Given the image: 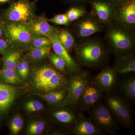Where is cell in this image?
Instances as JSON below:
<instances>
[{
    "label": "cell",
    "instance_id": "cell-1",
    "mask_svg": "<svg viewBox=\"0 0 135 135\" xmlns=\"http://www.w3.org/2000/svg\"><path fill=\"white\" fill-rule=\"evenodd\" d=\"M29 86L33 93L46 94L67 89L69 79L50 64H39L32 67L29 75Z\"/></svg>",
    "mask_w": 135,
    "mask_h": 135
},
{
    "label": "cell",
    "instance_id": "cell-2",
    "mask_svg": "<svg viewBox=\"0 0 135 135\" xmlns=\"http://www.w3.org/2000/svg\"><path fill=\"white\" fill-rule=\"evenodd\" d=\"M74 50L77 62L81 66L98 69L104 66L108 59L106 47L98 38L89 37L79 40Z\"/></svg>",
    "mask_w": 135,
    "mask_h": 135
},
{
    "label": "cell",
    "instance_id": "cell-3",
    "mask_svg": "<svg viewBox=\"0 0 135 135\" xmlns=\"http://www.w3.org/2000/svg\"><path fill=\"white\" fill-rule=\"evenodd\" d=\"M105 30V41L116 58L134 52L135 31L113 22L107 26Z\"/></svg>",
    "mask_w": 135,
    "mask_h": 135
},
{
    "label": "cell",
    "instance_id": "cell-4",
    "mask_svg": "<svg viewBox=\"0 0 135 135\" xmlns=\"http://www.w3.org/2000/svg\"><path fill=\"white\" fill-rule=\"evenodd\" d=\"M4 32L5 40L11 47L24 51L28 50L35 37L30 31L27 23L5 22Z\"/></svg>",
    "mask_w": 135,
    "mask_h": 135
},
{
    "label": "cell",
    "instance_id": "cell-5",
    "mask_svg": "<svg viewBox=\"0 0 135 135\" xmlns=\"http://www.w3.org/2000/svg\"><path fill=\"white\" fill-rule=\"evenodd\" d=\"M0 17L4 22L29 23L36 17L35 2L17 0L12 2Z\"/></svg>",
    "mask_w": 135,
    "mask_h": 135
},
{
    "label": "cell",
    "instance_id": "cell-6",
    "mask_svg": "<svg viewBox=\"0 0 135 135\" xmlns=\"http://www.w3.org/2000/svg\"><path fill=\"white\" fill-rule=\"evenodd\" d=\"M106 105L116 122L126 127L133 123L132 110L127 101L116 94H109L106 97Z\"/></svg>",
    "mask_w": 135,
    "mask_h": 135
},
{
    "label": "cell",
    "instance_id": "cell-7",
    "mask_svg": "<svg viewBox=\"0 0 135 135\" xmlns=\"http://www.w3.org/2000/svg\"><path fill=\"white\" fill-rule=\"evenodd\" d=\"M89 110V119L103 134H113L119 131L117 122L103 103L99 101Z\"/></svg>",
    "mask_w": 135,
    "mask_h": 135
},
{
    "label": "cell",
    "instance_id": "cell-8",
    "mask_svg": "<svg viewBox=\"0 0 135 135\" xmlns=\"http://www.w3.org/2000/svg\"><path fill=\"white\" fill-rule=\"evenodd\" d=\"M69 75L70 77L67 87V95L62 106L69 104L77 105L78 100L84 88L92 80L89 72L83 69Z\"/></svg>",
    "mask_w": 135,
    "mask_h": 135
},
{
    "label": "cell",
    "instance_id": "cell-9",
    "mask_svg": "<svg viewBox=\"0 0 135 135\" xmlns=\"http://www.w3.org/2000/svg\"><path fill=\"white\" fill-rule=\"evenodd\" d=\"M105 28L106 26L91 12H88L84 16L73 22L72 32L76 38L81 40L103 31Z\"/></svg>",
    "mask_w": 135,
    "mask_h": 135
},
{
    "label": "cell",
    "instance_id": "cell-10",
    "mask_svg": "<svg viewBox=\"0 0 135 135\" xmlns=\"http://www.w3.org/2000/svg\"><path fill=\"white\" fill-rule=\"evenodd\" d=\"M113 22L130 31H135V0L116 6Z\"/></svg>",
    "mask_w": 135,
    "mask_h": 135
},
{
    "label": "cell",
    "instance_id": "cell-11",
    "mask_svg": "<svg viewBox=\"0 0 135 135\" xmlns=\"http://www.w3.org/2000/svg\"><path fill=\"white\" fill-rule=\"evenodd\" d=\"M103 92L94 81L88 83L80 96L77 105L83 111L89 110L101 101Z\"/></svg>",
    "mask_w": 135,
    "mask_h": 135
},
{
    "label": "cell",
    "instance_id": "cell-12",
    "mask_svg": "<svg viewBox=\"0 0 135 135\" xmlns=\"http://www.w3.org/2000/svg\"><path fill=\"white\" fill-rule=\"evenodd\" d=\"M57 29L53 27L48 37L51 42V47L54 53L61 57L65 62L66 71L69 74L82 70L81 66L71 57L69 52L62 46L57 37Z\"/></svg>",
    "mask_w": 135,
    "mask_h": 135
},
{
    "label": "cell",
    "instance_id": "cell-13",
    "mask_svg": "<svg viewBox=\"0 0 135 135\" xmlns=\"http://www.w3.org/2000/svg\"><path fill=\"white\" fill-rule=\"evenodd\" d=\"M17 87L0 81V122L7 115L20 94Z\"/></svg>",
    "mask_w": 135,
    "mask_h": 135
},
{
    "label": "cell",
    "instance_id": "cell-14",
    "mask_svg": "<svg viewBox=\"0 0 135 135\" xmlns=\"http://www.w3.org/2000/svg\"><path fill=\"white\" fill-rule=\"evenodd\" d=\"M89 4L90 12L105 26L113 22L116 6L105 0H93Z\"/></svg>",
    "mask_w": 135,
    "mask_h": 135
},
{
    "label": "cell",
    "instance_id": "cell-15",
    "mask_svg": "<svg viewBox=\"0 0 135 135\" xmlns=\"http://www.w3.org/2000/svg\"><path fill=\"white\" fill-rule=\"evenodd\" d=\"M51 112L53 119L57 123L65 125L73 126L81 113L78 105L69 104L56 108Z\"/></svg>",
    "mask_w": 135,
    "mask_h": 135
},
{
    "label": "cell",
    "instance_id": "cell-16",
    "mask_svg": "<svg viewBox=\"0 0 135 135\" xmlns=\"http://www.w3.org/2000/svg\"><path fill=\"white\" fill-rule=\"evenodd\" d=\"M117 74L114 67L106 66L96 76L94 81L102 92L109 93L116 86Z\"/></svg>",
    "mask_w": 135,
    "mask_h": 135
},
{
    "label": "cell",
    "instance_id": "cell-17",
    "mask_svg": "<svg viewBox=\"0 0 135 135\" xmlns=\"http://www.w3.org/2000/svg\"><path fill=\"white\" fill-rule=\"evenodd\" d=\"M71 133L75 135H101L103 133L98 130L89 118L81 113L71 128Z\"/></svg>",
    "mask_w": 135,
    "mask_h": 135
},
{
    "label": "cell",
    "instance_id": "cell-18",
    "mask_svg": "<svg viewBox=\"0 0 135 135\" xmlns=\"http://www.w3.org/2000/svg\"><path fill=\"white\" fill-rule=\"evenodd\" d=\"M30 31L35 36H44L48 37L53 27L49 24L47 18L42 16L36 17L27 23Z\"/></svg>",
    "mask_w": 135,
    "mask_h": 135
},
{
    "label": "cell",
    "instance_id": "cell-19",
    "mask_svg": "<svg viewBox=\"0 0 135 135\" xmlns=\"http://www.w3.org/2000/svg\"><path fill=\"white\" fill-rule=\"evenodd\" d=\"M117 73L127 74L135 71L134 52L128 55L117 57L114 66Z\"/></svg>",
    "mask_w": 135,
    "mask_h": 135
},
{
    "label": "cell",
    "instance_id": "cell-20",
    "mask_svg": "<svg viewBox=\"0 0 135 135\" xmlns=\"http://www.w3.org/2000/svg\"><path fill=\"white\" fill-rule=\"evenodd\" d=\"M67 93V89H66L60 90L46 94L33 93L32 94L40 97L51 105L56 108L62 106Z\"/></svg>",
    "mask_w": 135,
    "mask_h": 135
},
{
    "label": "cell",
    "instance_id": "cell-21",
    "mask_svg": "<svg viewBox=\"0 0 135 135\" xmlns=\"http://www.w3.org/2000/svg\"><path fill=\"white\" fill-rule=\"evenodd\" d=\"M24 51L17 50L11 48L2 54L3 68L16 71L17 64L21 58L22 53Z\"/></svg>",
    "mask_w": 135,
    "mask_h": 135
},
{
    "label": "cell",
    "instance_id": "cell-22",
    "mask_svg": "<svg viewBox=\"0 0 135 135\" xmlns=\"http://www.w3.org/2000/svg\"><path fill=\"white\" fill-rule=\"evenodd\" d=\"M57 35L60 43L69 53L74 50L77 41L72 32L66 29H58Z\"/></svg>",
    "mask_w": 135,
    "mask_h": 135
},
{
    "label": "cell",
    "instance_id": "cell-23",
    "mask_svg": "<svg viewBox=\"0 0 135 135\" xmlns=\"http://www.w3.org/2000/svg\"><path fill=\"white\" fill-rule=\"evenodd\" d=\"M121 92L127 99L134 101L135 98V77L134 75L126 77L121 83Z\"/></svg>",
    "mask_w": 135,
    "mask_h": 135
},
{
    "label": "cell",
    "instance_id": "cell-24",
    "mask_svg": "<svg viewBox=\"0 0 135 135\" xmlns=\"http://www.w3.org/2000/svg\"><path fill=\"white\" fill-rule=\"evenodd\" d=\"M51 46H44L27 51L25 57L29 62H36L46 57L51 53Z\"/></svg>",
    "mask_w": 135,
    "mask_h": 135
},
{
    "label": "cell",
    "instance_id": "cell-25",
    "mask_svg": "<svg viewBox=\"0 0 135 135\" xmlns=\"http://www.w3.org/2000/svg\"><path fill=\"white\" fill-rule=\"evenodd\" d=\"M0 81L12 85H20L24 83V80L16 71L3 68L0 70Z\"/></svg>",
    "mask_w": 135,
    "mask_h": 135
},
{
    "label": "cell",
    "instance_id": "cell-26",
    "mask_svg": "<svg viewBox=\"0 0 135 135\" xmlns=\"http://www.w3.org/2000/svg\"><path fill=\"white\" fill-rule=\"evenodd\" d=\"M88 13L85 6H73L66 14L70 23L75 22Z\"/></svg>",
    "mask_w": 135,
    "mask_h": 135
},
{
    "label": "cell",
    "instance_id": "cell-27",
    "mask_svg": "<svg viewBox=\"0 0 135 135\" xmlns=\"http://www.w3.org/2000/svg\"><path fill=\"white\" fill-rule=\"evenodd\" d=\"M51 64L59 72L62 74H68L64 60L55 53H50L47 56Z\"/></svg>",
    "mask_w": 135,
    "mask_h": 135
},
{
    "label": "cell",
    "instance_id": "cell-28",
    "mask_svg": "<svg viewBox=\"0 0 135 135\" xmlns=\"http://www.w3.org/2000/svg\"><path fill=\"white\" fill-rule=\"evenodd\" d=\"M45 122L38 120L33 121L28 124L27 128V134L28 135H35L41 134L45 129Z\"/></svg>",
    "mask_w": 135,
    "mask_h": 135
},
{
    "label": "cell",
    "instance_id": "cell-29",
    "mask_svg": "<svg viewBox=\"0 0 135 135\" xmlns=\"http://www.w3.org/2000/svg\"><path fill=\"white\" fill-rule=\"evenodd\" d=\"M47 46H51V41L49 37L44 36H35L31 42L28 50Z\"/></svg>",
    "mask_w": 135,
    "mask_h": 135
},
{
    "label": "cell",
    "instance_id": "cell-30",
    "mask_svg": "<svg viewBox=\"0 0 135 135\" xmlns=\"http://www.w3.org/2000/svg\"><path fill=\"white\" fill-rule=\"evenodd\" d=\"M25 110L28 113L36 112L43 110L42 104L38 100L31 99L26 101L24 105Z\"/></svg>",
    "mask_w": 135,
    "mask_h": 135
},
{
    "label": "cell",
    "instance_id": "cell-31",
    "mask_svg": "<svg viewBox=\"0 0 135 135\" xmlns=\"http://www.w3.org/2000/svg\"><path fill=\"white\" fill-rule=\"evenodd\" d=\"M23 126V121L20 116H15L10 123L9 128L12 135L17 134L22 129Z\"/></svg>",
    "mask_w": 135,
    "mask_h": 135
},
{
    "label": "cell",
    "instance_id": "cell-32",
    "mask_svg": "<svg viewBox=\"0 0 135 135\" xmlns=\"http://www.w3.org/2000/svg\"><path fill=\"white\" fill-rule=\"evenodd\" d=\"M47 20L48 22L59 25L68 26L71 23L66 13L56 15L52 18L47 19Z\"/></svg>",
    "mask_w": 135,
    "mask_h": 135
},
{
    "label": "cell",
    "instance_id": "cell-33",
    "mask_svg": "<svg viewBox=\"0 0 135 135\" xmlns=\"http://www.w3.org/2000/svg\"><path fill=\"white\" fill-rule=\"evenodd\" d=\"M65 2L73 6H86L93 0H64Z\"/></svg>",
    "mask_w": 135,
    "mask_h": 135
},
{
    "label": "cell",
    "instance_id": "cell-34",
    "mask_svg": "<svg viewBox=\"0 0 135 135\" xmlns=\"http://www.w3.org/2000/svg\"><path fill=\"white\" fill-rule=\"evenodd\" d=\"M11 48L5 39L0 38V55H2Z\"/></svg>",
    "mask_w": 135,
    "mask_h": 135
},
{
    "label": "cell",
    "instance_id": "cell-35",
    "mask_svg": "<svg viewBox=\"0 0 135 135\" xmlns=\"http://www.w3.org/2000/svg\"><path fill=\"white\" fill-rule=\"evenodd\" d=\"M16 71L17 73L21 76L23 79L25 80H26L24 70L23 66L22 63L21 58L18 61V63L17 64L16 68Z\"/></svg>",
    "mask_w": 135,
    "mask_h": 135
},
{
    "label": "cell",
    "instance_id": "cell-36",
    "mask_svg": "<svg viewBox=\"0 0 135 135\" xmlns=\"http://www.w3.org/2000/svg\"><path fill=\"white\" fill-rule=\"evenodd\" d=\"M21 59H22L23 66L25 75L26 78L27 79L29 77V73H30V68L29 67V63H28L29 61L27 59L25 56L23 58H21Z\"/></svg>",
    "mask_w": 135,
    "mask_h": 135
},
{
    "label": "cell",
    "instance_id": "cell-37",
    "mask_svg": "<svg viewBox=\"0 0 135 135\" xmlns=\"http://www.w3.org/2000/svg\"><path fill=\"white\" fill-rule=\"evenodd\" d=\"M115 6H118L131 0H105Z\"/></svg>",
    "mask_w": 135,
    "mask_h": 135
},
{
    "label": "cell",
    "instance_id": "cell-38",
    "mask_svg": "<svg viewBox=\"0 0 135 135\" xmlns=\"http://www.w3.org/2000/svg\"><path fill=\"white\" fill-rule=\"evenodd\" d=\"M4 22L0 17V38L5 39L4 32Z\"/></svg>",
    "mask_w": 135,
    "mask_h": 135
},
{
    "label": "cell",
    "instance_id": "cell-39",
    "mask_svg": "<svg viewBox=\"0 0 135 135\" xmlns=\"http://www.w3.org/2000/svg\"><path fill=\"white\" fill-rule=\"evenodd\" d=\"M9 0H0V3H3L8 1Z\"/></svg>",
    "mask_w": 135,
    "mask_h": 135
},
{
    "label": "cell",
    "instance_id": "cell-40",
    "mask_svg": "<svg viewBox=\"0 0 135 135\" xmlns=\"http://www.w3.org/2000/svg\"><path fill=\"white\" fill-rule=\"evenodd\" d=\"M0 65H1V61H0Z\"/></svg>",
    "mask_w": 135,
    "mask_h": 135
}]
</instances>
